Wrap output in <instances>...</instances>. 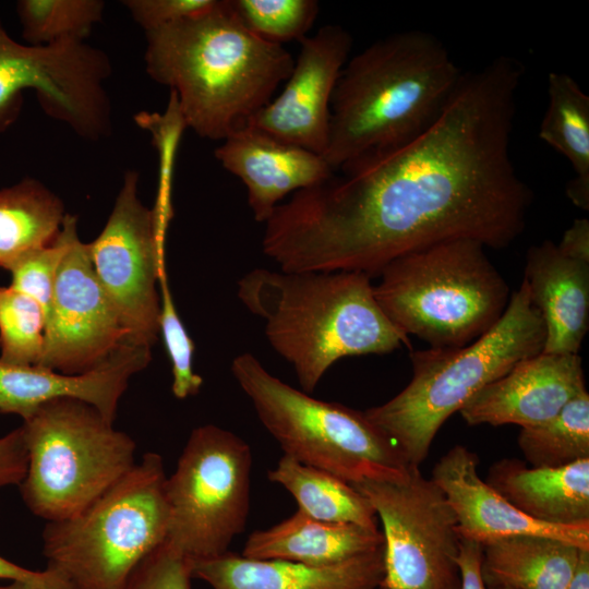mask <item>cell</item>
Listing matches in <instances>:
<instances>
[{"label": "cell", "instance_id": "22", "mask_svg": "<svg viewBox=\"0 0 589 589\" xmlns=\"http://www.w3.org/2000/svg\"><path fill=\"white\" fill-rule=\"evenodd\" d=\"M526 516L549 525H589V458L562 467H527L515 458L493 464L484 480Z\"/></svg>", "mask_w": 589, "mask_h": 589}, {"label": "cell", "instance_id": "12", "mask_svg": "<svg viewBox=\"0 0 589 589\" xmlns=\"http://www.w3.org/2000/svg\"><path fill=\"white\" fill-rule=\"evenodd\" d=\"M109 75V58L101 50L76 40L22 45L0 21V127L11 121L22 92L33 88L44 110L79 135H108L110 106L104 82Z\"/></svg>", "mask_w": 589, "mask_h": 589}, {"label": "cell", "instance_id": "36", "mask_svg": "<svg viewBox=\"0 0 589 589\" xmlns=\"http://www.w3.org/2000/svg\"><path fill=\"white\" fill-rule=\"evenodd\" d=\"M28 454L22 425L0 437V488L20 485L27 472Z\"/></svg>", "mask_w": 589, "mask_h": 589}, {"label": "cell", "instance_id": "17", "mask_svg": "<svg viewBox=\"0 0 589 589\" xmlns=\"http://www.w3.org/2000/svg\"><path fill=\"white\" fill-rule=\"evenodd\" d=\"M151 349L124 342L101 363L79 374L0 362V412L15 413L24 420L46 401L72 398L95 407L112 423L129 380L149 363Z\"/></svg>", "mask_w": 589, "mask_h": 589}, {"label": "cell", "instance_id": "33", "mask_svg": "<svg viewBox=\"0 0 589 589\" xmlns=\"http://www.w3.org/2000/svg\"><path fill=\"white\" fill-rule=\"evenodd\" d=\"M158 285L161 291L159 332L163 334L172 365L171 389L178 399H184L199 393L203 378L193 371L194 344L177 314L168 278L159 279Z\"/></svg>", "mask_w": 589, "mask_h": 589}, {"label": "cell", "instance_id": "32", "mask_svg": "<svg viewBox=\"0 0 589 589\" xmlns=\"http://www.w3.org/2000/svg\"><path fill=\"white\" fill-rule=\"evenodd\" d=\"M76 237V217L65 214L52 242L27 252L7 268L12 275L10 287L34 299L41 306L44 317L50 308L60 264Z\"/></svg>", "mask_w": 589, "mask_h": 589}, {"label": "cell", "instance_id": "27", "mask_svg": "<svg viewBox=\"0 0 589 589\" xmlns=\"http://www.w3.org/2000/svg\"><path fill=\"white\" fill-rule=\"evenodd\" d=\"M58 196L34 179L0 190V266L52 242L64 218Z\"/></svg>", "mask_w": 589, "mask_h": 589}, {"label": "cell", "instance_id": "10", "mask_svg": "<svg viewBox=\"0 0 589 589\" xmlns=\"http://www.w3.org/2000/svg\"><path fill=\"white\" fill-rule=\"evenodd\" d=\"M252 452L237 434L214 424L195 428L166 481L167 542L191 561L228 552L250 509Z\"/></svg>", "mask_w": 589, "mask_h": 589}, {"label": "cell", "instance_id": "5", "mask_svg": "<svg viewBox=\"0 0 589 589\" xmlns=\"http://www.w3.org/2000/svg\"><path fill=\"white\" fill-rule=\"evenodd\" d=\"M544 340V322L522 280L491 329L464 347L412 351L409 384L363 412L409 466L419 467L443 423L519 361L541 353Z\"/></svg>", "mask_w": 589, "mask_h": 589}, {"label": "cell", "instance_id": "42", "mask_svg": "<svg viewBox=\"0 0 589 589\" xmlns=\"http://www.w3.org/2000/svg\"><path fill=\"white\" fill-rule=\"evenodd\" d=\"M494 589H509V588H494Z\"/></svg>", "mask_w": 589, "mask_h": 589}, {"label": "cell", "instance_id": "40", "mask_svg": "<svg viewBox=\"0 0 589 589\" xmlns=\"http://www.w3.org/2000/svg\"><path fill=\"white\" fill-rule=\"evenodd\" d=\"M566 589H589V549H579L577 562Z\"/></svg>", "mask_w": 589, "mask_h": 589}, {"label": "cell", "instance_id": "39", "mask_svg": "<svg viewBox=\"0 0 589 589\" xmlns=\"http://www.w3.org/2000/svg\"><path fill=\"white\" fill-rule=\"evenodd\" d=\"M556 245L563 254L589 263V220L575 219Z\"/></svg>", "mask_w": 589, "mask_h": 589}, {"label": "cell", "instance_id": "9", "mask_svg": "<svg viewBox=\"0 0 589 589\" xmlns=\"http://www.w3.org/2000/svg\"><path fill=\"white\" fill-rule=\"evenodd\" d=\"M22 428L28 466L21 495L47 521L79 514L136 464L135 442L77 399L41 404Z\"/></svg>", "mask_w": 589, "mask_h": 589}, {"label": "cell", "instance_id": "7", "mask_svg": "<svg viewBox=\"0 0 589 589\" xmlns=\"http://www.w3.org/2000/svg\"><path fill=\"white\" fill-rule=\"evenodd\" d=\"M163 457L146 453L117 483L79 514L47 521V568L74 589H121L168 537L169 505Z\"/></svg>", "mask_w": 589, "mask_h": 589}, {"label": "cell", "instance_id": "23", "mask_svg": "<svg viewBox=\"0 0 589 589\" xmlns=\"http://www.w3.org/2000/svg\"><path fill=\"white\" fill-rule=\"evenodd\" d=\"M383 546L384 538L378 528L325 521L297 509L271 528L252 532L242 555L255 560L328 566Z\"/></svg>", "mask_w": 589, "mask_h": 589}, {"label": "cell", "instance_id": "13", "mask_svg": "<svg viewBox=\"0 0 589 589\" xmlns=\"http://www.w3.org/2000/svg\"><path fill=\"white\" fill-rule=\"evenodd\" d=\"M139 175L128 170L113 209L89 244L95 273L134 344L152 347L159 333L160 298L167 277L160 257L153 209L137 195Z\"/></svg>", "mask_w": 589, "mask_h": 589}, {"label": "cell", "instance_id": "24", "mask_svg": "<svg viewBox=\"0 0 589 589\" xmlns=\"http://www.w3.org/2000/svg\"><path fill=\"white\" fill-rule=\"evenodd\" d=\"M579 549L545 536L496 539L483 544L482 577L488 589H566Z\"/></svg>", "mask_w": 589, "mask_h": 589}, {"label": "cell", "instance_id": "34", "mask_svg": "<svg viewBox=\"0 0 589 589\" xmlns=\"http://www.w3.org/2000/svg\"><path fill=\"white\" fill-rule=\"evenodd\" d=\"M191 560L167 541L146 556L121 589H191Z\"/></svg>", "mask_w": 589, "mask_h": 589}, {"label": "cell", "instance_id": "28", "mask_svg": "<svg viewBox=\"0 0 589 589\" xmlns=\"http://www.w3.org/2000/svg\"><path fill=\"white\" fill-rule=\"evenodd\" d=\"M518 445L532 467H562L589 458V394L573 398L553 418L521 428Z\"/></svg>", "mask_w": 589, "mask_h": 589}, {"label": "cell", "instance_id": "21", "mask_svg": "<svg viewBox=\"0 0 589 589\" xmlns=\"http://www.w3.org/2000/svg\"><path fill=\"white\" fill-rule=\"evenodd\" d=\"M522 280L544 322L542 352L578 354L589 328V263L544 240L529 248Z\"/></svg>", "mask_w": 589, "mask_h": 589}, {"label": "cell", "instance_id": "20", "mask_svg": "<svg viewBox=\"0 0 589 589\" xmlns=\"http://www.w3.org/2000/svg\"><path fill=\"white\" fill-rule=\"evenodd\" d=\"M191 565L192 577L213 589H377L384 577V546L328 566L255 560L229 551Z\"/></svg>", "mask_w": 589, "mask_h": 589}, {"label": "cell", "instance_id": "30", "mask_svg": "<svg viewBox=\"0 0 589 589\" xmlns=\"http://www.w3.org/2000/svg\"><path fill=\"white\" fill-rule=\"evenodd\" d=\"M45 317L31 297L0 287V362L37 365L44 349Z\"/></svg>", "mask_w": 589, "mask_h": 589}, {"label": "cell", "instance_id": "38", "mask_svg": "<svg viewBox=\"0 0 589 589\" xmlns=\"http://www.w3.org/2000/svg\"><path fill=\"white\" fill-rule=\"evenodd\" d=\"M0 579L21 581L38 589H74L69 581L55 570H31L14 564L0 555Z\"/></svg>", "mask_w": 589, "mask_h": 589}, {"label": "cell", "instance_id": "18", "mask_svg": "<svg viewBox=\"0 0 589 589\" xmlns=\"http://www.w3.org/2000/svg\"><path fill=\"white\" fill-rule=\"evenodd\" d=\"M478 464L473 452L456 445L432 470L431 479L442 489L456 515L460 539L484 544L509 536L534 534L589 549V525L554 526L526 516L479 477Z\"/></svg>", "mask_w": 589, "mask_h": 589}, {"label": "cell", "instance_id": "1", "mask_svg": "<svg viewBox=\"0 0 589 589\" xmlns=\"http://www.w3.org/2000/svg\"><path fill=\"white\" fill-rule=\"evenodd\" d=\"M522 75V63L508 56L462 73L419 137L277 205L264 223V254L287 272L373 277L393 260L443 241L512 244L532 201L509 151Z\"/></svg>", "mask_w": 589, "mask_h": 589}, {"label": "cell", "instance_id": "6", "mask_svg": "<svg viewBox=\"0 0 589 589\" xmlns=\"http://www.w3.org/2000/svg\"><path fill=\"white\" fill-rule=\"evenodd\" d=\"M484 249L454 239L404 254L380 273L375 299L400 332L430 348L467 346L498 322L510 299Z\"/></svg>", "mask_w": 589, "mask_h": 589}, {"label": "cell", "instance_id": "15", "mask_svg": "<svg viewBox=\"0 0 589 589\" xmlns=\"http://www.w3.org/2000/svg\"><path fill=\"white\" fill-rule=\"evenodd\" d=\"M299 43L300 51L284 89L255 112L247 125L323 157L330 101L348 61L352 38L340 25L328 24Z\"/></svg>", "mask_w": 589, "mask_h": 589}, {"label": "cell", "instance_id": "4", "mask_svg": "<svg viewBox=\"0 0 589 589\" xmlns=\"http://www.w3.org/2000/svg\"><path fill=\"white\" fill-rule=\"evenodd\" d=\"M237 293L262 318L272 348L290 363L308 394L341 358L410 347L363 273L255 268L240 278Z\"/></svg>", "mask_w": 589, "mask_h": 589}, {"label": "cell", "instance_id": "25", "mask_svg": "<svg viewBox=\"0 0 589 589\" xmlns=\"http://www.w3.org/2000/svg\"><path fill=\"white\" fill-rule=\"evenodd\" d=\"M539 137L561 153L575 176L566 185L570 202L589 209V97L566 73L548 75V107Z\"/></svg>", "mask_w": 589, "mask_h": 589}, {"label": "cell", "instance_id": "26", "mask_svg": "<svg viewBox=\"0 0 589 589\" xmlns=\"http://www.w3.org/2000/svg\"><path fill=\"white\" fill-rule=\"evenodd\" d=\"M267 478L292 495L298 509L316 519L377 528V516L368 498L327 471L284 455Z\"/></svg>", "mask_w": 589, "mask_h": 589}, {"label": "cell", "instance_id": "29", "mask_svg": "<svg viewBox=\"0 0 589 589\" xmlns=\"http://www.w3.org/2000/svg\"><path fill=\"white\" fill-rule=\"evenodd\" d=\"M104 2L99 0H22L17 14L23 37L32 46L63 41H83L101 20Z\"/></svg>", "mask_w": 589, "mask_h": 589}, {"label": "cell", "instance_id": "2", "mask_svg": "<svg viewBox=\"0 0 589 589\" xmlns=\"http://www.w3.org/2000/svg\"><path fill=\"white\" fill-rule=\"evenodd\" d=\"M145 34L147 73L171 88L184 127L209 140L245 127L294 63L245 28L229 0Z\"/></svg>", "mask_w": 589, "mask_h": 589}, {"label": "cell", "instance_id": "19", "mask_svg": "<svg viewBox=\"0 0 589 589\" xmlns=\"http://www.w3.org/2000/svg\"><path fill=\"white\" fill-rule=\"evenodd\" d=\"M215 157L244 183L253 217L263 224L286 195L315 185L334 173L321 155L249 125L223 140Z\"/></svg>", "mask_w": 589, "mask_h": 589}, {"label": "cell", "instance_id": "41", "mask_svg": "<svg viewBox=\"0 0 589 589\" xmlns=\"http://www.w3.org/2000/svg\"><path fill=\"white\" fill-rule=\"evenodd\" d=\"M0 589H38L32 585L21 582V581H11L8 585H0Z\"/></svg>", "mask_w": 589, "mask_h": 589}, {"label": "cell", "instance_id": "35", "mask_svg": "<svg viewBox=\"0 0 589 589\" xmlns=\"http://www.w3.org/2000/svg\"><path fill=\"white\" fill-rule=\"evenodd\" d=\"M216 0H127L134 21L145 33L177 23L183 19L204 12Z\"/></svg>", "mask_w": 589, "mask_h": 589}, {"label": "cell", "instance_id": "16", "mask_svg": "<svg viewBox=\"0 0 589 589\" xmlns=\"http://www.w3.org/2000/svg\"><path fill=\"white\" fill-rule=\"evenodd\" d=\"M587 390L578 354L541 352L484 386L459 410L469 425L540 424Z\"/></svg>", "mask_w": 589, "mask_h": 589}, {"label": "cell", "instance_id": "31", "mask_svg": "<svg viewBox=\"0 0 589 589\" xmlns=\"http://www.w3.org/2000/svg\"><path fill=\"white\" fill-rule=\"evenodd\" d=\"M240 22L261 39L283 45L306 36L318 14L315 0H229Z\"/></svg>", "mask_w": 589, "mask_h": 589}, {"label": "cell", "instance_id": "8", "mask_svg": "<svg viewBox=\"0 0 589 589\" xmlns=\"http://www.w3.org/2000/svg\"><path fill=\"white\" fill-rule=\"evenodd\" d=\"M231 372L284 455L350 484L408 477L412 467L364 412L291 387L248 352L232 360Z\"/></svg>", "mask_w": 589, "mask_h": 589}, {"label": "cell", "instance_id": "14", "mask_svg": "<svg viewBox=\"0 0 589 589\" xmlns=\"http://www.w3.org/2000/svg\"><path fill=\"white\" fill-rule=\"evenodd\" d=\"M131 342L94 269L89 244L76 237L57 273L37 366L86 372Z\"/></svg>", "mask_w": 589, "mask_h": 589}, {"label": "cell", "instance_id": "11", "mask_svg": "<svg viewBox=\"0 0 589 589\" xmlns=\"http://www.w3.org/2000/svg\"><path fill=\"white\" fill-rule=\"evenodd\" d=\"M383 524L384 577L380 589H460V536L442 489L412 467L402 481L354 484Z\"/></svg>", "mask_w": 589, "mask_h": 589}, {"label": "cell", "instance_id": "3", "mask_svg": "<svg viewBox=\"0 0 589 589\" xmlns=\"http://www.w3.org/2000/svg\"><path fill=\"white\" fill-rule=\"evenodd\" d=\"M462 73L433 35L378 39L342 68L324 160L335 171L410 143L441 116Z\"/></svg>", "mask_w": 589, "mask_h": 589}, {"label": "cell", "instance_id": "37", "mask_svg": "<svg viewBox=\"0 0 589 589\" xmlns=\"http://www.w3.org/2000/svg\"><path fill=\"white\" fill-rule=\"evenodd\" d=\"M483 544L460 539L456 564L460 576V589H488L482 577Z\"/></svg>", "mask_w": 589, "mask_h": 589}]
</instances>
